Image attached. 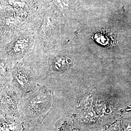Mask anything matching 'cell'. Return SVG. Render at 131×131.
Wrapping results in <instances>:
<instances>
[{
    "mask_svg": "<svg viewBox=\"0 0 131 131\" xmlns=\"http://www.w3.org/2000/svg\"><path fill=\"white\" fill-rule=\"evenodd\" d=\"M125 129L127 131H131V123H129L126 124Z\"/></svg>",
    "mask_w": 131,
    "mask_h": 131,
    "instance_id": "5",
    "label": "cell"
},
{
    "mask_svg": "<svg viewBox=\"0 0 131 131\" xmlns=\"http://www.w3.org/2000/svg\"><path fill=\"white\" fill-rule=\"evenodd\" d=\"M121 128L119 125L117 123H115L109 127L107 131H120Z\"/></svg>",
    "mask_w": 131,
    "mask_h": 131,
    "instance_id": "4",
    "label": "cell"
},
{
    "mask_svg": "<svg viewBox=\"0 0 131 131\" xmlns=\"http://www.w3.org/2000/svg\"><path fill=\"white\" fill-rule=\"evenodd\" d=\"M71 62V61L70 58L64 56H60L56 58L54 60V66L56 70H65L68 68Z\"/></svg>",
    "mask_w": 131,
    "mask_h": 131,
    "instance_id": "1",
    "label": "cell"
},
{
    "mask_svg": "<svg viewBox=\"0 0 131 131\" xmlns=\"http://www.w3.org/2000/svg\"><path fill=\"white\" fill-rule=\"evenodd\" d=\"M55 4L61 9H68L70 5L69 0H53Z\"/></svg>",
    "mask_w": 131,
    "mask_h": 131,
    "instance_id": "2",
    "label": "cell"
},
{
    "mask_svg": "<svg viewBox=\"0 0 131 131\" xmlns=\"http://www.w3.org/2000/svg\"><path fill=\"white\" fill-rule=\"evenodd\" d=\"M59 131H80L75 127L72 126L70 124H65L60 128Z\"/></svg>",
    "mask_w": 131,
    "mask_h": 131,
    "instance_id": "3",
    "label": "cell"
}]
</instances>
